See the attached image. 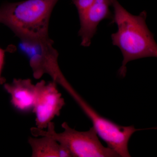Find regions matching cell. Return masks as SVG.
Wrapping results in <instances>:
<instances>
[{
    "mask_svg": "<svg viewBox=\"0 0 157 157\" xmlns=\"http://www.w3.org/2000/svg\"><path fill=\"white\" fill-rule=\"evenodd\" d=\"M112 23L117 26V30L111 35V40L113 45L118 47L122 54L123 60L118 74L124 77L129 62L144 58L157 57V43L147 25L146 11L134 15L127 11L117 0H112Z\"/></svg>",
    "mask_w": 157,
    "mask_h": 157,
    "instance_id": "cell-1",
    "label": "cell"
},
{
    "mask_svg": "<svg viewBox=\"0 0 157 157\" xmlns=\"http://www.w3.org/2000/svg\"><path fill=\"white\" fill-rule=\"evenodd\" d=\"M59 0H25L0 7L1 23L20 39L48 36L51 15Z\"/></svg>",
    "mask_w": 157,
    "mask_h": 157,
    "instance_id": "cell-2",
    "label": "cell"
},
{
    "mask_svg": "<svg viewBox=\"0 0 157 157\" xmlns=\"http://www.w3.org/2000/svg\"><path fill=\"white\" fill-rule=\"evenodd\" d=\"M61 126L63 131L57 133L54 123L52 121L45 129L46 130L33 127L31 133L34 137H52L67 149L71 157H119L114 150L102 144L94 127L88 131L80 132L71 128L66 122L63 123Z\"/></svg>",
    "mask_w": 157,
    "mask_h": 157,
    "instance_id": "cell-3",
    "label": "cell"
},
{
    "mask_svg": "<svg viewBox=\"0 0 157 157\" xmlns=\"http://www.w3.org/2000/svg\"><path fill=\"white\" fill-rule=\"evenodd\" d=\"M20 40L19 50L28 60L34 78L48 74L57 83L65 78L59 67L58 52L49 36Z\"/></svg>",
    "mask_w": 157,
    "mask_h": 157,
    "instance_id": "cell-4",
    "label": "cell"
},
{
    "mask_svg": "<svg viewBox=\"0 0 157 157\" xmlns=\"http://www.w3.org/2000/svg\"><path fill=\"white\" fill-rule=\"evenodd\" d=\"M36 86V98L33 111L36 117V127L45 129L56 117L60 114L65 105V100L55 81L46 83L42 80L37 82Z\"/></svg>",
    "mask_w": 157,
    "mask_h": 157,
    "instance_id": "cell-5",
    "label": "cell"
},
{
    "mask_svg": "<svg viewBox=\"0 0 157 157\" xmlns=\"http://www.w3.org/2000/svg\"><path fill=\"white\" fill-rule=\"evenodd\" d=\"M112 4V0H96L87 11L78 17L80 29L78 35L81 38L82 46H90L100 23L103 20L112 18L110 10Z\"/></svg>",
    "mask_w": 157,
    "mask_h": 157,
    "instance_id": "cell-6",
    "label": "cell"
},
{
    "mask_svg": "<svg viewBox=\"0 0 157 157\" xmlns=\"http://www.w3.org/2000/svg\"><path fill=\"white\" fill-rule=\"evenodd\" d=\"M3 85L10 96V102L14 109L22 113L33 112L37 89L36 84L30 78H14L11 83Z\"/></svg>",
    "mask_w": 157,
    "mask_h": 157,
    "instance_id": "cell-7",
    "label": "cell"
},
{
    "mask_svg": "<svg viewBox=\"0 0 157 157\" xmlns=\"http://www.w3.org/2000/svg\"><path fill=\"white\" fill-rule=\"evenodd\" d=\"M28 143L32 157H70V152L57 141L48 136L30 137Z\"/></svg>",
    "mask_w": 157,
    "mask_h": 157,
    "instance_id": "cell-8",
    "label": "cell"
},
{
    "mask_svg": "<svg viewBox=\"0 0 157 157\" xmlns=\"http://www.w3.org/2000/svg\"><path fill=\"white\" fill-rule=\"evenodd\" d=\"M71 1L76 6L79 17L92 6L96 0H71Z\"/></svg>",
    "mask_w": 157,
    "mask_h": 157,
    "instance_id": "cell-9",
    "label": "cell"
},
{
    "mask_svg": "<svg viewBox=\"0 0 157 157\" xmlns=\"http://www.w3.org/2000/svg\"><path fill=\"white\" fill-rule=\"evenodd\" d=\"M6 50L0 48V85L6 83V79L2 76V72L5 64V53Z\"/></svg>",
    "mask_w": 157,
    "mask_h": 157,
    "instance_id": "cell-10",
    "label": "cell"
},
{
    "mask_svg": "<svg viewBox=\"0 0 157 157\" xmlns=\"http://www.w3.org/2000/svg\"><path fill=\"white\" fill-rule=\"evenodd\" d=\"M0 23H1V21H0Z\"/></svg>",
    "mask_w": 157,
    "mask_h": 157,
    "instance_id": "cell-11",
    "label": "cell"
}]
</instances>
